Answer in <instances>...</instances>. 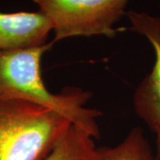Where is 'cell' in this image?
<instances>
[{
  "instance_id": "3957f363",
  "label": "cell",
  "mask_w": 160,
  "mask_h": 160,
  "mask_svg": "<svg viewBox=\"0 0 160 160\" xmlns=\"http://www.w3.org/2000/svg\"><path fill=\"white\" fill-rule=\"evenodd\" d=\"M131 0H33L50 21L55 44L75 37L114 38Z\"/></svg>"
},
{
  "instance_id": "52a82bcc",
  "label": "cell",
  "mask_w": 160,
  "mask_h": 160,
  "mask_svg": "<svg viewBox=\"0 0 160 160\" xmlns=\"http://www.w3.org/2000/svg\"><path fill=\"white\" fill-rule=\"evenodd\" d=\"M99 150L102 160H159L139 127L132 128L118 145L99 148Z\"/></svg>"
},
{
  "instance_id": "ba28073f",
  "label": "cell",
  "mask_w": 160,
  "mask_h": 160,
  "mask_svg": "<svg viewBox=\"0 0 160 160\" xmlns=\"http://www.w3.org/2000/svg\"><path fill=\"white\" fill-rule=\"evenodd\" d=\"M156 145H157V156L160 160V132L156 133Z\"/></svg>"
},
{
  "instance_id": "5b68a950",
  "label": "cell",
  "mask_w": 160,
  "mask_h": 160,
  "mask_svg": "<svg viewBox=\"0 0 160 160\" xmlns=\"http://www.w3.org/2000/svg\"><path fill=\"white\" fill-rule=\"evenodd\" d=\"M52 31L50 21L40 11L0 12V51L44 46Z\"/></svg>"
},
{
  "instance_id": "277c9868",
  "label": "cell",
  "mask_w": 160,
  "mask_h": 160,
  "mask_svg": "<svg viewBox=\"0 0 160 160\" xmlns=\"http://www.w3.org/2000/svg\"><path fill=\"white\" fill-rule=\"evenodd\" d=\"M130 29L144 36L155 52L154 67L133 93V107L139 118L155 133L160 132V16L146 12H126Z\"/></svg>"
},
{
  "instance_id": "7a4b0ae2",
  "label": "cell",
  "mask_w": 160,
  "mask_h": 160,
  "mask_svg": "<svg viewBox=\"0 0 160 160\" xmlns=\"http://www.w3.org/2000/svg\"><path fill=\"white\" fill-rule=\"evenodd\" d=\"M71 126L53 110L0 98V160H43Z\"/></svg>"
},
{
  "instance_id": "6da1fadb",
  "label": "cell",
  "mask_w": 160,
  "mask_h": 160,
  "mask_svg": "<svg viewBox=\"0 0 160 160\" xmlns=\"http://www.w3.org/2000/svg\"><path fill=\"white\" fill-rule=\"evenodd\" d=\"M53 45L51 41L37 47L0 51V98L22 100L53 110L98 139L101 133L97 118L102 112L85 106L91 92L69 87L54 93L44 83L41 61Z\"/></svg>"
},
{
  "instance_id": "8992f818",
  "label": "cell",
  "mask_w": 160,
  "mask_h": 160,
  "mask_svg": "<svg viewBox=\"0 0 160 160\" xmlns=\"http://www.w3.org/2000/svg\"><path fill=\"white\" fill-rule=\"evenodd\" d=\"M93 139L72 125L62 140L43 160H102Z\"/></svg>"
}]
</instances>
